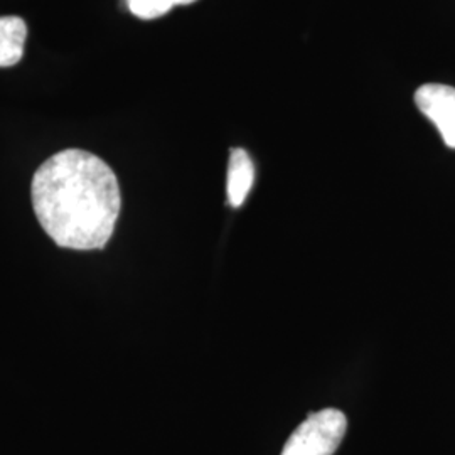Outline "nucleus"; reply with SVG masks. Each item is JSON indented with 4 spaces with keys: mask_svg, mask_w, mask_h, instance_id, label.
Instances as JSON below:
<instances>
[{
    "mask_svg": "<svg viewBox=\"0 0 455 455\" xmlns=\"http://www.w3.org/2000/svg\"><path fill=\"white\" fill-rule=\"evenodd\" d=\"M33 208L49 238L69 250H101L122 208L112 167L97 156L68 148L43 164L31 184Z\"/></svg>",
    "mask_w": 455,
    "mask_h": 455,
    "instance_id": "obj_1",
    "label": "nucleus"
},
{
    "mask_svg": "<svg viewBox=\"0 0 455 455\" xmlns=\"http://www.w3.org/2000/svg\"><path fill=\"white\" fill-rule=\"evenodd\" d=\"M346 430L347 419L341 410L324 408L299 425L280 455H334Z\"/></svg>",
    "mask_w": 455,
    "mask_h": 455,
    "instance_id": "obj_2",
    "label": "nucleus"
},
{
    "mask_svg": "<svg viewBox=\"0 0 455 455\" xmlns=\"http://www.w3.org/2000/svg\"><path fill=\"white\" fill-rule=\"evenodd\" d=\"M415 103L439 129L445 146L455 148V88L447 84H423L415 93Z\"/></svg>",
    "mask_w": 455,
    "mask_h": 455,
    "instance_id": "obj_3",
    "label": "nucleus"
},
{
    "mask_svg": "<svg viewBox=\"0 0 455 455\" xmlns=\"http://www.w3.org/2000/svg\"><path fill=\"white\" fill-rule=\"evenodd\" d=\"M255 180V167L243 148H235L228 164V203L233 208H240L246 201Z\"/></svg>",
    "mask_w": 455,
    "mask_h": 455,
    "instance_id": "obj_4",
    "label": "nucleus"
},
{
    "mask_svg": "<svg viewBox=\"0 0 455 455\" xmlns=\"http://www.w3.org/2000/svg\"><path fill=\"white\" fill-rule=\"evenodd\" d=\"M26 37L28 26L20 17H0V68L17 65L22 60Z\"/></svg>",
    "mask_w": 455,
    "mask_h": 455,
    "instance_id": "obj_5",
    "label": "nucleus"
},
{
    "mask_svg": "<svg viewBox=\"0 0 455 455\" xmlns=\"http://www.w3.org/2000/svg\"><path fill=\"white\" fill-rule=\"evenodd\" d=\"M127 5L133 16L146 20L164 16L174 7L172 0H127Z\"/></svg>",
    "mask_w": 455,
    "mask_h": 455,
    "instance_id": "obj_6",
    "label": "nucleus"
},
{
    "mask_svg": "<svg viewBox=\"0 0 455 455\" xmlns=\"http://www.w3.org/2000/svg\"><path fill=\"white\" fill-rule=\"evenodd\" d=\"M196 0H172L174 5H188V4H193Z\"/></svg>",
    "mask_w": 455,
    "mask_h": 455,
    "instance_id": "obj_7",
    "label": "nucleus"
}]
</instances>
